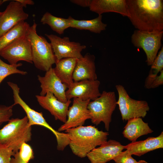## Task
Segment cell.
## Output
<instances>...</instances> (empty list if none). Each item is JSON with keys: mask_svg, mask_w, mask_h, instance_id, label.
Returning <instances> with one entry per match:
<instances>
[{"mask_svg": "<svg viewBox=\"0 0 163 163\" xmlns=\"http://www.w3.org/2000/svg\"><path fill=\"white\" fill-rule=\"evenodd\" d=\"M128 18L138 30H163L162 0H126Z\"/></svg>", "mask_w": 163, "mask_h": 163, "instance_id": "obj_1", "label": "cell"}, {"mask_svg": "<svg viewBox=\"0 0 163 163\" xmlns=\"http://www.w3.org/2000/svg\"><path fill=\"white\" fill-rule=\"evenodd\" d=\"M69 139V145L74 154L84 158L96 148L107 141L109 133L99 130L95 126H81L65 131Z\"/></svg>", "mask_w": 163, "mask_h": 163, "instance_id": "obj_2", "label": "cell"}, {"mask_svg": "<svg viewBox=\"0 0 163 163\" xmlns=\"http://www.w3.org/2000/svg\"><path fill=\"white\" fill-rule=\"evenodd\" d=\"M37 26L34 21L26 36L30 44L33 63L37 69L46 72L56 63V59L50 43L37 34Z\"/></svg>", "mask_w": 163, "mask_h": 163, "instance_id": "obj_3", "label": "cell"}, {"mask_svg": "<svg viewBox=\"0 0 163 163\" xmlns=\"http://www.w3.org/2000/svg\"><path fill=\"white\" fill-rule=\"evenodd\" d=\"M0 129V143L11 148L16 153L22 144L31 139V126L26 116L21 119L11 118Z\"/></svg>", "mask_w": 163, "mask_h": 163, "instance_id": "obj_4", "label": "cell"}, {"mask_svg": "<svg viewBox=\"0 0 163 163\" xmlns=\"http://www.w3.org/2000/svg\"><path fill=\"white\" fill-rule=\"evenodd\" d=\"M117 105L115 92L103 91L98 97L91 101L88 104V108L91 122L98 125L102 122L106 130L109 131L112 114Z\"/></svg>", "mask_w": 163, "mask_h": 163, "instance_id": "obj_5", "label": "cell"}, {"mask_svg": "<svg viewBox=\"0 0 163 163\" xmlns=\"http://www.w3.org/2000/svg\"><path fill=\"white\" fill-rule=\"evenodd\" d=\"M115 87L118 95L117 104L118 105L122 120L144 118L150 109L148 102L145 101L132 98L121 85H117Z\"/></svg>", "mask_w": 163, "mask_h": 163, "instance_id": "obj_6", "label": "cell"}, {"mask_svg": "<svg viewBox=\"0 0 163 163\" xmlns=\"http://www.w3.org/2000/svg\"><path fill=\"white\" fill-rule=\"evenodd\" d=\"M163 34V30L148 31L136 30L132 35L131 41L133 45L138 48L142 49L145 52L148 66H151L161 46Z\"/></svg>", "mask_w": 163, "mask_h": 163, "instance_id": "obj_7", "label": "cell"}, {"mask_svg": "<svg viewBox=\"0 0 163 163\" xmlns=\"http://www.w3.org/2000/svg\"><path fill=\"white\" fill-rule=\"evenodd\" d=\"M45 35L50 41L56 61L67 58L79 59L83 56L81 52L86 48L85 45L71 41L68 37L62 38L52 34Z\"/></svg>", "mask_w": 163, "mask_h": 163, "instance_id": "obj_8", "label": "cell"}, {"mask_svg": "<svg viewBox=\"0 0 163 163\" xmlns=\"http://www.w3.org/2000/svg\"><path fill=\"white\" fill-rule=\"evenodd\" d=\"M0 56L11 65L16 64L20 61L33 63L30 44L26 36L16 40L2 50Z\"/></svg>", "mask_w": 163, "mask_h": 163, "instance_id": "obj_9", "label": "cell"}, {"mask_svg": "<svg viewBox=\"0 0 163 163\" xmlns=\"http://www.w3.org/2000/svg\"><path fill=\"white\" fill-rule=\"evenodd\" d=\"M90 101V99L83 100L73 98L72 105L69 107L67 112L66 121L59 128L58 131L60 132L83 126L86 120L90 119L88 106Z\"/></svg>", "mask_w": 163, "mask_h": 163, "instance_id": "obj_10", "label": "cell"}, {"mask_svg": "<svg viewBox=\"0 0 163 163\" xmlns=\"http://www.w3.org/2000/svg\"><path fill=\"white\" fill-rule=\"evenodd\" d=\"M100 84V82L97 79L74 82L66 90V97L68 100L76 98L83 100H94L101 94L99 90Z\"/></svg>", "mask_w": 163, "mask_h": 163, "instance_id": "obj_11", "label": "cell"}, {"mask_svg": "<svg viewBox=\"0 0 163 163\" xmlns=\"http://www.w3.org/2000/svg\"><path fill=\"white\" fill-rule=\"evenodd\" d=\"M37 78L41 88L40 95L44 96L50 92L60 101L64 103L67 102L66 92L68 86L57 76L54 68L52 67L46 72L44 76L38 75Z\"/></svg>", "mask_w": 163, "mask_h": 163, "instance_id": "obj_12", "label": "cell"}, {"mask_svg": "<svg viewBox=\"0 0 163 163\" xmlns=\"http://www.w3.org/2000/svg\"><path fill=\"white\" fill-rule=\"evenodd\" d=\"M21 3L15 0L11 2L2 12L0 21V37L20 22L27 19L29 15L25 13Z\"/></svg>", "mask_w": 163, "mask_h": 163, "instance_id": "obj_13", "label": "cell"}, {"mask_svg": "<svg viewBox=\"0 0 163 163\" xmlns=\"http://www.w3.org/2000/svg\"><path fill=\"white\" fill-rule=\"evenodd\" d=\"M21 107L26 114L29 126L37 125L42 126L49 129L53 133L56 139L57 148L58 150L62 151L69 145V139L67 133H61L54 129L46 121L42 112L35 111L25 102L23 103Z\"/></svg>", "mask_w": 163, "mask_h": 163, "instance_id": "obj_14", "label": "cell"}, {"mask_svg": "<svg viewBox=\"0 0 163 163\" xmlns=\"http://www.w3.org/2000/svg\"><path fill=\"white\" fill-rule=\"evenodd\" d=\"M37 101L43 108L49 111L55 120L64 123L67 120V112L72 101L68 100L64 103L58 100L51 92H48L44 96L36 95Z\"/></svg>", "mask_w": 163, "mask_h": 163, "instance_id": "obj_15", "label": "cell"}, {"mask_svg": "<svg viewBox=\"0 0 163 163\" xmlns=\"http://www.w3.org/2000/svg\"><path fill=\"white\" fill-rule=\"evenodd\" d=\"M124 149V145L114 140L110 139L89 152L87 157L91 163H107Z\"/></svg>", "mask_w": 163, "mask_h": 163, "instance_id": "obj_16", "label": "cell"}, {"mask_svg": "<svg viewBox=\"0 0 163 163\" xmlns=\"http://www.w3.org/2000/svg\"><path fill=\"white\" fill-rule=\"evenodd\" d=\"M95 59L94 56L88 53L78 59L73 74L74 82L85 80L97 79Z\"/></svg>", "mask_w": 163, "mask_h": 163, "instance_id": "obj_17", "label": "cell"}, {"mask_svg": "<svg viewBox=\"0 0 163 163\" xmlns=\"http://www.w3.org/2000/svg\"><path fill=\"white\" fill-rule=\"evenodd\" d=\"M89 8L91 11L98 15L114 12L128 18L129 17L126 0H91Z\"/></svg>", "mask_w": 163, "mask_h": 163, "instance_id": "obj_18", "label": "cell"}, {"mask_svg": "<svg viewBox=\"0 0 163 163\" xmlns=\"http://www.w3.org/2000/svg\"><path fill=\"white\" fill-rule=\"evenodd\" d=\"M163 148V132L156 137H149L144 140L135 141L124 146L131 154L140 156L150 151Z\"/></svg>", "mask_w": 163, "mask_h": 163, "instance_id": "obj_19", "label": "cell"}, {"mask_svg": "<svg viewBox=\"0 0 163 163\" xmlns=\"http://www.w3.org/2000/svg\"><path fill=\"white\" fill-rule=\"evenodd\" d=\"M124 127L123 134L124 137L131 141H136L139 137L152 133L148 123L145 122L140 117L128 120Z\"/></svg>", "mask_w": 163, "mask_h": 163, "instance_id": "obj_20", "label": "cell"}, {"mask_svg": "<svg viewBox=\"0 0 163 163\" xmlns=\"http://www.w3.org/2000/svg\"><path fill=\"white\" fill-rule=\"evenodd\" d=\"M78 59L75 58H67L56 61L54 68L57 76L68 88L74 83L72 76Z\"/></svg>", "mask_w": 163, "mask_h": 163, "instance_id": "obj_21", "label": "cell"}, {"mask_svg": "<svg viewBox=\"0 0 163 163\" xmlns=\"http://www.w3.org/2000/svg\"><path fill=\"white\" fill-rule=\"evenodd\" d=\"M102 15L98 16L90 20H78L74 19L69 16L70 27L79 30H88L95 33H100L102 31L105 30L107 24L102 21Z\"/></svg>", "mask_w": 163, "mask_h": 163, "instance_id": "obj_22", "label": "cell"}, {"mask_svg": "<svg viewBox=\"0 0 163 163\" xmlns=\"http://www.w3.org/2000/svg\"><path fill=\"white\" fill-rule=\"evenodd\" d=\"M30 26L25 21L17 24L0 37V51L16 40L27 34Z\"/></svg>", "mask_w": 163, "mask_h": 163, "instance_id": "obj_23", "label": "cell"}, {"mask_svg": "<svg viewBox=\"0 0 163 163\" xmlns=\"http://www.w3.org/2000/svg\"><path fill=\"white\" fill-rule=\"evenodd\" d=\"M40 22L43 24H48L53 30L59 34H63L66 29L70 27L69 18L56 17L48 12L43 15Z\"/></svg>", "mask_w": 163, "mask_h": 163, "instance_id": "obj_24", "label": "cell"}, {"mask_svg": "<svg viewBox=\"0 0 163 163\" xmlns=\"http://www.w3.org/2000/svg\"><path fill=\"white\" fill-rule=\"evenodd\" d=\"M22 64L19 63L15 65L8 64L0 58V84L2 81L9 75L18 74L23 75L27 74L26 71L20 70L18 67L22 66Z\"/></svg>", "mask_w": 163, "mask_h": 163, "instance_id": "obj_25", "label": "cell"}, {"mask_svg": "<svg viewBox=\"0 0 163 163\" xmlns=\"http://www.w3.org/2000/svg\"><path fill=\"white\" fill-rule=\"evenodd\" d=\"M163 84V70L159 75H154L149 74L146 78L144 87L147 89L155 88Z\"/></svg>", "mask_w": 163, "mask_h": 163, "instance_id": "obj_26", "label": "cell"}, {"mask_svg": "<svg viewBox=\"0 0 163 163\" xmlns=\"http://www.w3.org/2000/svg\"><path fill=\"white\" fill-rule=\"evenodd\" d=\"M163 46L158 52L151 65L149 74L154 75H158L163 70Z\"/></svg>", "mask_w": 163, "mask_h": 163, "instance_id": "obj_27", "label": "cell"}, {"mask_svg": "<svg viewBox=\"0 0 163 163\" xmlns=\"http://www.w3.org/2000/svg\"><path fill=\"white\" fill-rule=\"evenodd\" d=\"M21 158L27 163L34 158V154L31 146L27 143H24L21 145L19 151Z\"/></svg>", "mask_w": 163, "mask_h": 163, "instance_id": "obj_28", "label": "cell"}, {"mask_svg": "<svg viewBox=\"0 0 163 163\" xmlns=\"http://www.w3.org/2000/svg\"><path fill=\"white\" fill-rule=\"evenodd\" d=\"M15 153L11 148L0 143V163H10L11 157Z\"/></svg>", "mask_w": 163, "mask_h": 163, "instance_id": "obj_29", "label": "cell"}, {"mask_svg": "<svg viewBox=\"0 0 163 163\" xmlns=\"http://www.w3.org/2000/svg\"><path fill=\"white\" fill-rule=\"evenodd\" d=\"M13 104L10 106L0 105V126L3 123L8 122L13 115Z\"/></svg>", "mask_w": 163, "mask_h": 163, "instance_id": "obj_30", "label": "cell"}, {"mask_svg": "<svg viewBox=\"0 0 163 163\" xmlns=\"http://www.w3.org/2000/svg\"><path fill=\"white\" fill-rule=\"evenodd\" d=\"M128 150L119 153L113 159L115 163H136L137 161L132 156Z\"/></svg>", "mask_w": 163, "mask_h": 163, "instance_id": "obj_31", "label": "cell"}, {"mask_svg": "<svg viewBox=\"0 0 163 163\" xmlns=\"http://www.w3.org/2000/svg\"><path fill=\"white\" fill-rule=\"evenodd\" d=\"M91 0H72L71 2L82 7H89L90 5Z\"/></svg>", "mask_w": 163, "mask_h": 163, "instance_id": "obj_32", "label": "cell"}, {"mask_svg": "<svg viewBox=\"0 0 163 163\" xmlns=\"http://www.w3.org/2000/svg\"><path fill=\"white\" fill-rule=\"evenodd\" d=\"M14 156L13 158H11L10 163H28L21 158L19 152L15 153Z\"/></svg>", "mask_w": 163, "mask_h": 163, "instance_id": "obj_33", "label": "cell"}, {"mask_svg": "<svg viewBox=\"0 0 163 163\" xmlns=\"http://www.w3.org/2000/svg\"><path fill=\"white\" fill-rule=\"evenodd\" d=\"M18 2L23 7H26L27 5H34V2L32 0H15Z\"/></svg>", "mask_w": 163, "mask_h": 163, "instance_id": "obj_34", "label": "cell"}, {"mask_svg": "<svg viewBox=\"0 0 163 163\" xmlns=\"http://www.w3.org/2000/svg\"><path fill=\"white\" fill-rule=\"evenodd\" d=\"M136 163H149L146 161L143 160H140L138 161H137Z\"/></svg>", "mask_w": 163, "mask_h": 163, "instance_id": "obj_35", "label": "cell"}, {"mask_svg": "<svg viewBox=\"0 0 163 163\" xmlns=\"http://www.w3.org/2000/svg\"><path fill=\"white\" fill-rule=\"evenodd\" d=\"M7 0H0V5L2 4L4 2H6Z\"/></svg>", "mask_w": 163, "mask_h": 163, "instance_id": "obj_36", "label": "cell"}, {"mask_svg": "<svg viewBox=\"0 0 163 163\" xmlns=\"http://www.w3.org/2000/svg\"><path fill=\"white\" fill-rule=\"evenodd\" d=\"M2 14V12L0 11V18H1Z\"/></svg>", "mask_w": 163, "mask_h": 163, "instance_id": "obj_37", "label": "cell"}]
</instances>
